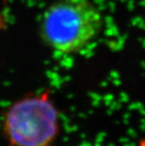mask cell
Masks as SVG:
<instances>
[{"label": "cell", "mask_w": 145, "mask_h": 146, "mask_svg": "<svg viewBox=\"0 0 145 146\" xmlns=\"http://www.w3.org/2000/svg\"><path fill=\"white\" fill-rule=\"evenodd\" d=\"M60 130V111L45 90L17 99L1 118L2 135L9 146H55Z\"/></svg>", "instance_id": "6da1fadb"}, {"label": "cell", "mask_w": 145, "mask_h": 146, "mask_svg": "<svg viewBox=\"0 0 145 146\" xmlns=\"http://www.w3.org/2000/svg\"><path fill=\"white\" fill-rule=\"evenodd\" d=\"M102 25L101 13L91 0H57L42 15L40 34L52 50L75 54L99 35Z\"/></svg>", "instance_id": "7a4b0ae2"}, {"label": "cell", "mask_w": 145, "mask_h": 146, "mask_svg": "<svg viewBox=\"0 0 145 146\" xmlns=\"http://www.w3.org/2000/svg\"><path fill=\"white\" fill-rule=\"evenodd\" d=\"M136 146H145V140H142Z\"/></svg>", "instance_id": "3957f363"}]
</instances>
